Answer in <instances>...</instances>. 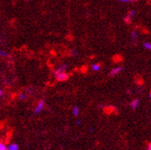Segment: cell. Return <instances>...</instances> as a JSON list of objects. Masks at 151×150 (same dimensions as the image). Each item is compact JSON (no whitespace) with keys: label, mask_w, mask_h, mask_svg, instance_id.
I'll list each match as a JSON object with an SVG mask.
<instances>
[{"label":"cell","mask_w":151,"mask_h":150,"mask_svg":"<svg viewBox=\"0 0 151 150\" xmlns=\"http://www.w3.org/2000/svg\"><path fill=\"white\" fill-rule=\"evenodd\" d=\"M19 145L16 143H12L9 144V146H6V150H19Z\"/></svg>","instance_id":"cell-5"},{"label":"cell","mask_w":151,"mask_h":150,"mask_svg":"<svg viewBox=\"0 0 151 150\" xmlns=\"http://www.w3.org/2000/svg\"><path fill=\"white\" fill-rule=\"evenodd\" d=\"M148 150H151V143H150L149 146H148Z\"/></svg>","instance_id":"cell-19"},{"label":"cell","mask_w":151,"mask_h":150,"mask_svg":"<svg viewBox=\"0 0 151 150\" xmlns=\"http://www.w3.org/2000/svg\"><path fill=\"white\" fill-rule=\"evenodd\" d=\"M144 48L145 49H147V50H148V51H151V42H144Z\"/></svg>","instance_id":"cell-11"},{"label":"cell","mask_w":151,"mask_h":150,"mask_svg":"<svg viewBox=\"0 0 151 150\" xmlns=\"http://www.w3.org/2000/svg\"><path fill=\"white\" fill-rule=\"evenodd\" d=\"M119 1L125 3V2H134V1H137V0H119Z\"/></svg>","instance_id":"cell-16"},{"label":"cell","mask_w":151,"mask_h":150,"mask_svg":"<svg viewBox=\"0 0 151 150\" xmlns=\"http://www.w3.org/2000/svg\"><path fill=\"white\" fill-rule=\"evenodd\" d=\"M79 112H80V110H79V108H78V106H75V107H73V110H72V113H73V115H74L75 117L78 116V115H79Z\"/></svg>","instance_id":"cell-7"},{"label":"cell","mask_w":151,"mask_h":150,"mask_svg":"<svg viewBox=\"0 0 151 150\" xmlns=\"http://www.w3.org/2000/svg\"><path fill=\"white\" fill-rule=\"evenodd\" d=\"M138 105H139V100H134L132 102H131V107L133 109H137L138 107Z\"/></svg>","instance_id":"cell-8"},{"label":"cell","mask_w":151,"mask_h":150,"mask_svg":"<svg viewBox=\"0 0 151 150\" xmlns=\"http://www.w3.org/2000/svg\"><path fill=\"white\" fill-rule=\"evenodd\" d=\"M6 145L3 142H0V150H6Z\"/></svg>","instance_id":"cell-14"},{"label":"cell","mask_w":151,"mask_h":150,"mask_svg":"<svg viewBox=\"0 0 151 150\" xmlns=\"http://www.w3.org/2000/svg\"><path fill=\"white\" fill-rule=\"evenodd\" d=\"M56 80L57 81H60V82H64L65 80L68 79L69 76H68V74H67L66 72H62V73H59L57 74L56 76H55Z\"/></svg>","instance_id":"cell-2"},{"label":"cell","mask_w":151,"mask_h":150,"mask_svg":"<svg viewBox=\"0 0 151 150\" xmlns=\"http://www.w3.org/2000/svg\"><path fill=\"white\" fill-rule=\"evenodd\" d=\"M124 22L126 24H129V23H131V20H132V18L131 17H129L127 15L126 17H124Z\"/></svg>","instance_id":"cell-13"},{"label":"cell","mask_w":151,"mask_h":150,"mask_svg":"<svg viewBox=\"0 0 151 150\" xmlns=\"http://www.w3.org/2000/svg\"><path fill=\"white\" fill-rule=\"evenodd\" d=\"M149 98H151V93L149 94Z\"/></svg>","instance_id":"cell-20"},{"label":"cell","mask_w":151,"mask_h":150,"mask_svg":"<svg viewBox=\"0 0 151 150\" xmlns=\"http://www.w3.org/2000/svg\"><path fill=\"white\" fill-rule=\"evenodd\" d=\"M101 65L100 64H98V63H96V64H93V65H91V69H92L94 72H98V71H100V70H101Z\"/></svg>","instance_id":"cell-6"},{"label":"cell","mask_w":151,"mask_h":150,"mask_svg":"<svg viewBox=\"0 0 151 150\" xmlns=\"http://www.w3.org/2000/svg\"><path fill=\"white\" fill-rule=\"evenodd\" d=\"M19 98L20 100H25L27 99V95H26L25 92H21V93L19 94Z\"/></svg>","instance_id":"cell-12"},{"label":"cell","mask_w":151,"mask_h":150,"mask_svg":"<svg viewBox=\"0 0 151 150\" xmlns=\"http://www.w3.org/2000/svg\"><path fill=\"white\" fill-rule=\"evenodd\" d=\"M66 69H67V65H59L57 68L55 69V71H54V76H56V75L59 74V73L65 72Z\"/></svg>","instance_id":"cell-4"},{"label":"cell","mask_w":151,"mask_h":150,"mask_svg":"<svg viewBox=\"0 0 151 150\" xmlns=\"http://www.w3.org/2000/svg\"><path fill=\"white\" fill-rule=\"evenodd\" d=\"M147 150H148V149H147Z\"/></svg>","instance_id":"cell-21"},{"label":"cell","mask_w":151,"mask_h":150,"mask_svg":"<svg viewBox=\"0 0 151 150\" xmlns=\"http://www.w3.org/2000/svg\"><path fill=\"white\" fill-rule=\"evenodd\" d=\"M1 96H2V89L0 88V98H1Z\"/></svg>","instance_id":"cell-18"},{"label":"cell","mask_w":151,"mask_h":150,"mask_svg":"<svg viewBox=\"0 0 151 150\" xmlns=\"http://www.w3.org/2000/svg\"><path fill=\"white\" fill-rule=\"evenodd\" d=\"M44 106H45V102L42 100H40L39 102L37 103V105L35 106L34 110H33V113L34 114H39L40 112L42 111V110L44 109Z\"/></svg>","instance_id":"cell-1"},{"label":"cell","mask_w":151,"mask_h":150,"mask_svg":"<svg viewBox=\"0 0 151 150\" xmlns=\"http://www.w3.org/2000/svg\"><path fill=\"white\" fill-rule=\"evenodd\" d=\"M0 56L1 57H4V58H6L7 56H9V54L6 52V51H4L3 49H1L0 48Z\"/></svg>","instance_id":"cell-10"},{"label":"cell","mask_w":151,"mask_h":150,"mask_svg":"<svg viewBox=\"0 0 151 150\" xmlns=\"http://www.w3.org/2000/svg\"><path fill=\"white\" fill-rule=\"evenodd\" d=\"M128 16L131 17L132 19L135 16V11L134 10H130L129 12H128Z\"/></svg>","instance_id":"cell-15"},{"label":"cell","mask_w":151,"mask_h":150,"mask_svg":"<svg viewBox=\"0 0 151 150\" xmlns=\"http://www.w3.org/2000/svg\"><path fill=\"white\" fill-rule=\"evenodd\" d=\"M80 123H81V121H80V120H78V121H77V124H78V125H80Z\"/></svg>","instance_id":"cell-17"},{"label":"cell","mask_w":151,"mask_h":150,"mask_svg":"<svg viewBox=\"0 0 151 150\" xmlns=\"http://www.w3.org/2000/svg\"><path fill=\"white\" fill-rule=\"evenodd\" d=\"M122 70H123V67L122 66H116V67H114V68H112L111 70L110 76L111 77H115V76H117L118 74H120L121 72H122Z\"/></svg>","instance_id":"cell-3"},{"label":"cell","mask_w":151,"mask_h":150,"mask_svg":"<svg viewBox=\"0 0 151 150\" xmlns=\"http://www.w3.org/2000/svg\"><path fill=\"white\" fill-rule=\"evenodd\" d=\"M138 37V32L137 31H133L131 32V38L134 41V40H137V38Z\"/></svg>","instance_id":"cell-9"}]
</instances>
